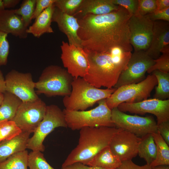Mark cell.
Segmentation results:
<instances>
[{
	"instance_id": "obj_25",
	"label": "cell",
	"mask_w": 169,
	"mask_h": 169,
	"mask_svg": "<svg viewBox=\"0 0 169 169\" xmlns=\"http://www.w3.org/2000/svg\"><path fill=\"white\" fill-rule=\"evenodd\" d=\"M138 155L144 160L146 164L149 165L155 160L156 147L152 134H148L141 137L138 147Z\"/></svg>"
},
{
	"instance_id": "obj_8",
	"label": "cell",
	"mask_w": 169,
	"mask_h": 169,
	"mask_svg": "<svg viewBox=\"0 0 169 169\" xmlns=\"http://www.w3.org/2000/svg\"><path fill=\"white\" fill-rule=\"evenodd\" d=\"M59 127H67L63 110L55 105H47L43 119L28 140L27 148L44 151L45 147L43 143L45 138L55 128Z\"/></svg>"
},
{
	"instance_id": "obj_11",
	"label": "cell",
	"mask_w": 169,
	"mask_h": 169,
	"mask_svg": "<svg viewBox=\"0 0 169 169\" xmlns=\"http://www.w3.org/2000/svg\"><path fill=\"white\" fill-rule=\"evenodd\" d=\"M154 21L148 15H142L138 12L131 16L128 26L129 42L134 51H146L150 44L152 37Z\"/></svg>"
},
{
	"instance_id": "obj_24",
	"label": "cell",
	"mask_w": 169,
	"mask_h": 169,
	"mask_svg": "<svg viewBox=\"0 0 169 169\" xmlns=\"http://www.w3.org/2000/svg\"><path fill=\"white\" fill-rule=\"evenodd\" d=\"M22 100L14 95L6 91L0 105V121L13 120Z\"/></svg>"
},
{
	"instance_id": "obj_32",
	"label": "cell",
	"mask_w": 169,
	"mask_h": 169,
	"mask_svg": "<svg viewBox=\"0 0 169 169\" xmlns=\"http://www.w3.org/2000/svg\"><path fill=\"white\" fill-rule=\"evenodd\" d=\"M83 0H56L55 7L62 12L73 16L79 8Z\"/></svg>"
},
{
	"instance_id": "obj_9",
	"label": "cell",
	"mask_w": 169,
	"mask_h": 169,
	"mask_svg": "<svg viewBox=\"0 0 169 169\" xmlns=\"http://www.w3.org/2000/svg\"><path fill=\"white\" fill-rule=\"evenodd\" d=\"M111 119L115 127L132 133L139 137L157 132V123L151 116L131 115L117 107L111 110Z\"/></svg>"
},
{
	"instance_id": "obj_36",
	"label": "cell",
	"mask_w": 169,
	"mask_h": 169,
	"mask_svg": "<svg viewBox=\"0 0 169 169\" xmlns=\"http://www.w3.org/2000/svg\"><path fill=\"white\" fill-rule=\"evenodd\" d=\"M112 1L114 4L125 8L131 15L138 11V0H112Z\"/></svg>"
},
{
	"instance_id": "obj_27",
	"label": "cell",
	"mask_w": 169,
	"mask_h": 169,
	"mask_svg": "<svg viewBox=\"0 0 169 169\" xmlns=\"http://www.w3.org/2000/svg\"><path fill=\"white\" fill-rule=\"evenodd\" d=\"M152 73L155 76L157 82L153 98L161 100L169 99V73L156 70Z\"/></svg>"
},
{
	"instance_id": "obj_37",
	"label": "cell",
	"mask_w": 169,
	"mask_h": 169,
	"mask_svg": "<svg viewBox=\"0 0 169 169\" xmlns=\"http://www.w3.org/2000/svg\"><path fill=\"white\" fill-rule=\"evenodd\" d=\"M56 0H36L35 7L32 19H35L41 13Z\"/></svg>"
},
{
	"instance_id": "obj_15",
	"label": "cell",
	"mask_w": 169,
	"mask_h": 169,
	"mask_svg": "<svg viewBox=\"0 0 169 169\" xmlns=\"http://www.w3.org/2000/svg\"><path fill=\"white\" fill-rule=\"evenodd\" d=\"M117 108L124 113L141 115L146 113L153 114L156 117L157 125L169 121V99L161 100L153 98L136 103H123Z\"/></svg>"
},
{
	"instance_id": "obj_4",
	"label": "cell",
	"mask_w": 169,
	"mask_h": 169,
	"mask_svg": "<svg viewBox=\"0 0 169 169\" xmlns=\"http://www.w3.org/2000/svg\"><path fill=\"white\" fill-rule=\"evenodd\" d=\"M71 87L70 94L64 96L63 100L65 109L71 111L85 110L109 97L116 89L96 88L81 77L74 78Z\"/></svg>"
},
{
	"instance_id": "obj_14",
	"label": "cell",
	"mask_w": 169,
	"mask_h": 169,
	"mask_svg": "<svg viewBox=\"0 0 169 169\" xmlns=\"http://www.w3.org/2000/svg\"><path fill=\"white\" fill-rule=\"evenodd\" d=\"M60 48V58L64 67L74 78H83L89 67V61L83 49L64 41Z\"/></svg>"
},
{
	"instance_id": "obj_41",
	"label": "cell",
	"mask_w": 169,
	"mask_h": 169,
	"mask_svg": "<svg viewBox=\"0 0 169 169\" xmlns=\"http://www.w3.org/2000/svg\"><path fill=\"white\" fill-rule=\"evenodd\" d=\"M61 169H105L97 166H90L84 164L80 162H76L70 165L61 167Z\"/></svg>"
},
{
	"instance_id": "obj_33",
	"label": "cell",
	"mask_w": 169,
	"mask_h": 169,
	"mask_svg": "<svg viewBox=\"0 0 169 169\" xmlns=\"http://www.w3.org/2000/svg\"><path fill=\"white\" fill-rule=\"evenodd\" d=\"M8 35L0 30V66L6 65L8 61L10 48Z\"/></svg>"
},
{
	"instance_id": "obj_7",
	"label": "cell",
	"mask_w": 169,
	"mask_h": 169,
	"mask_svg": "<svg viewBox=\"0 0 169 169\" xmlns=\"http://www.w3.org/2000/svg\"><path fill=\"white\" fill-rule=\"evenodd\" d=\"M157 84L155 76L152 73L149 74L139 82L124 85L116 89L106 99V104L111 110L123 103H136L147 99Z\"/></svg>"
},
{
	"instance_id": "obj_46",
	"label": "cell",
	"mask_w": 169,
	"mask_h": 169,
	"mask_svg": "<svg viewBox=\"0 0 169 169\" xmlns=\"http://www.w3.org/2000/svg\"><path fill=\"white\" fill-rule=\"evenodd\" d=\"M5 9L3 6V1L2 0H0V12Z\"/></svg>"
},
{
	"instance_id": "obj_19",
	"label": "cell",
	"mask_w": 169,
	"mask_h": 169,
	"mask_svg": "<svg viewBox=\"0 0 169 169\" xmlns=\"http://www.w3.org/2000/svg\"><path fill=\"white\" fill-rule=\"evenodd\" d=\"M28 28L22 17L16 14L13 9H5L0 12V31L21 39H25L28 34Z\"/></svg>"
},
{
	"instance_id": "obj_6",
	"label": "cell",
	"mask_w": 169,
	"mask_h": 169,
	"mask_svg": "<svg viewBox=\"0 0 169 169\" xmlns=\"http://www.w3.org/2000/svg\"><path fill=\"white\" fill-rule=\"evenodd\" d=\"M73 78L66 69L58 65H49L43 70L35 82L36 92L49 97L69 95Z\"/></svg>"
},
{
	"instance_id": "obj_10",
	"label": "cell",
	"mask_w": 169,
	"mask_h": 169,
	"mask_svg": "<svg viewBox=\"0 0 169 169\" xmlns=\"http://www.w3.org/2000/svg\"><path fill=\"white\" fill-rule=\"evenodd\" d=\"M47 106L40 98L22 102L13 120L22 131L33 133L44 118Z\"/></svg>"
},
{
	"instance_id": "obj_5",
	"label": "cell",
	"mask_w": 169,
	"mask_h": 169,
	"mask_svg": "<svg viewBox=\"0 0 169 169\" xmlns=\"http://www.w3.org/2000/svg\"><path fill=\"white\" fill-rule=\"evenodd\" d=\"M98 105L88 110L71 111L64 109L67 127L73 131L87 127L105 126L115 127L111 119V110L107 106L106 99L98 101Z\"/></svg>"
},
{
	"instance_id": "obj_2",
	"label": "cell",
	"mask_w": 169,
	"mask_h": 169,
	"mask_svg": "<svg viewBox=\"0 0 169 169\" xmlns=\"http://www.w3.org/2000/svg\"><path fill=\"white\" fill-rule=\"evenodd\" d=\"M132 49V46H118L99 52L83 49L89 67L83 78L97 88H114L121 73L127 68Z\"/></svg>"
},
{
	"instance_id": "obj_28",
	"label": "cell",
	"mask_w": 169,
	"mask_h": 169,
	"mask_svg": "<svg viewBox=\"0 0 169 169\" xmlns=\"http://www.w3.org/2000/svg\"><path fill=\"white\" fill-rule=\"evenodd\" d=\"M28 154L26 150L13 154L0 163V169H28Z\"/></svg>"
},
{
	"instance_id": "obj_40",
	"label": "cell",
	"mask_w": 169,
	"mask_h": 169,
	"mask_svg": "<svg viewBox=\"0 0 169 169\" xmlns=\"http://www.w3.org/2000/svg\"><path fill=\"white\" fill-rule=\"evenodd\" d=\"M117 169H152L149 165L146 164L143 166H139L134 163L132 160L122 161L121 165Z\"/></svg>"
},
{
	"instance_id": "obj_17",
	"label": "cell",
	"mask_w": 169,
	"mask_h": 169,
	"mask_svg": "<svg viewBox=\"0 0 169 169\" xmlns=\"http://www.w3.org/2000/svg\"><path fill=\"white\" fill-rule=\"evenodd\" d=\"M145 52L154 60L158 58L161 53H169V22L154 21L151 41Z\"/></svg>"
},
{
	"instance_id": "obj_23",
	"label": "cell",
	"mask_w": 169,
	"mask_h": 169,
	"mask_svg": "<svg viewBox=\"0 0 169 169\" xmlns=\"http://www.w3.org/2000/svg\"><path fill=\"white\" fill-rule=\"evenodd\" d=\"M121 163L122 161L112 152L109 146L100 151L85 165L105 169H117Z\"/></svg>"
},
{
	"instance_id": "obj_1",
	"label": "cell",
	"mask_w": 169,
	"mask_h": 169,
	"mask_svg": "<svg viewBox=\"0 0 169 169\" xmlns=\"http://www.w3.org/2000/svg\"><path fill=\"white\" fill-rule=\"evenodd\" d=\"M132 15L123 7L102 15L88 14L78 19V35L83 49L97 52L130 43L128 21Z\"/></svg>"
},
{
	"instance_id": "obj_43",
	"label": "cell",
	"mask_w": 169,
	"mask_h": 169,
	"mask_svg": "<svg viewBox=\"0 0 169 169\" xmlns=\"http://www.w3.org/2000/svg\"><path fill=\"white\" fill-rule=\"evenodd\" d=\"M2 1L5 9L6 8H11L14 7L21 1L20 0H3Z\"/></svg>"
},
{
	"instance_id": "obj_21",
	"label": "cell",
	"mask_w": 169,
	"mask_h": 169,
	"mask_svg": "<svg viewBox=\"0 0 169 169\" xmlns=\"http://www.w3.org/2000/svg\"><path fill=\"white\" fill-rule=\"evenodd\" d=\"M30 133L22 131L13 138L0 143V163L13 154L25 150Z\"/></svg>"
},
{
	"instance_id": "obj_18",
	"label": "cell",
	"mask_w": 169,
	"mask_h": 169,
	"mask_svg": "<svg viewBox=\"0 0 169 169\" xmlns=\"http://www.w3.org/2000/svg\"><path fill=\"white\" fill-rule=\"evenodd\" d=\"M52 22L56 23L59 30L66 36L69 44L83 48L78 35L79 25L76 18L62 12L55 7Z\"/></svg>"
},
{
	"instance_id": "obj_20",
	"label": "cell",
	"mask_w": 169,
	"mask_h": 169,
	"mask_svg": "<svg viewBox=\"0 0 169 169\" xmlns=\"http://www.w3.org/2000/svg\"><path fill=\"white\" fill-rule=\"evenodd\" d=\"M119 7L112 0H83L73 16L78 19L88 14H106L117 10Z\"/></svg>"
},
{
	"instance_id": "obj_47",
	"label": "cell",
	"mask_w": 169,
	"mask_h": 169,
	"mask_svg": "<svg viewBox=\"0 0 169 169\" xmlns=\"http://www.w3.org/2000/svg\"><path fill=\"white\" fill-rule=\"evenodd\" d=\"M4 98V93L0 92V105L2 104Z\"/></svg>"
},
{
	"instance_id": "obj_38",
	"label": "cell",
	"mask_w": 169,
	"mask_h": 169,
	"mask_svg": "<svg viewBox=\"0 0 169 169\" xmlns=\"http://www.w3.org/2000/svg\"><path fill=\"white\" fill-rule=\"evenodd\" d=\"M148 15L150 19L153 21L162 20L169 22V8L164 10L156 11Z\"/></svg>"
},
{
	"instance_id": "obj_22",
	"label": "cell",
	"mask_w": 169,
	"mask_h": 169,
	"mask_svg": "<svg viewBox=\"0 0 169 169\" xmlns=\"http://www.w3.org/2000/svg\"><path fill=\"white\" fill-rule=\"evenodd\" d=\"M55 8L54 4L50 5L35 19L34 22L28 27L27 33L39 38L45 33H52L54 31L51 26L52 18Z\"/></svg>"
},
{
	"instance_id": "obj_26",
	"label": "cell",
	"mask_w": 169,
	"mask_h": 169,
	"mask_svg": "<svg viewBox=\"0 0 169 169\" xmlns=\"http://www.w3.org/2000/svg\"><path fill=\"white\" fill-rule=\"evenodd\" d=\"M152 134L156 146V155L150 166L152 167L160 165H169V145L158 131Z\"/></svg>"
},
{
	"instance_id": "obj_16",
	"label": "cell",
	"mask_w": 169,
	"mask_h": 169,
	"mask_svg": "<svg viewBox=\"0 0 169 169\" xmlns=\"http://www.w3.org/2000/svg\"><path fill=\"white\" fill-rule=\"evenodd\" d=\"M140 139L135 135L121 129L114 135L109 146L122 161L132 160L138 155Z\"/></svg>"
},
{
	"instance_id": "obj_13",
	"label": "cell",
	"mask_w": 169,
	"mask_h": 169,
	"mask_svg": "<svg viewBox=\"0 0 169 169\" xmlns=\"http://www.w3.org/2000/svg\"><path fill=\"white\" fill-rule=\"evenodd\" d=\"M5 81L6 91L14 95L22 102L32 101L39 98L31 73L13 69L6 74Z\"/></svg>"
},
{
	"instance_id": "obj_35",
	"label": "cell",
	"mask_w": 169,
	"mask_h": 169,
	"mask_svg": "<svg viewBox=\"0 0 169 169\" xmlns=\"http://www.w3.org/2000/svg\"><path fill=\"white\" fill-rule=\"evenodd\" d=\"M138 12L146 15L155 12L156 9V0H138Z\"/></svg>"
},
{
	"instance_id": "obj_29",
	"label": "cell",
	"mask_w": 169,
	"mask_h": 169,
	"mask_svg": "<svg viewBox=\"0 0 169 169\" xmlns=\"http://www.w3.org/2000/svg\"><path fill=\"white\" fill-rule=\"evenodd\" d=\"M36 3V0H24L22 2L19 8L13 9L16 14L22 17L27 27L31 23Z\"/></svg>"
},
{
	"instance_id": "obj_39",
	"label": "cell",
	"mask_w": 169,
	"mask_h": 169,
	"mask_svg": "<svg viewBox=\"0 0 169 169\" xmlns=\"http://www.w3.org/2000/svg\"><path fill=\"white\" fill-rule=\"evenodd\" d=\"M157 131L169 146V121L157 125Z\"/></svg>"
},
{
	"instance_id": "obj_12",
	"label": "cell",
	"mask_w": 169,
	"mask_h": 169,
	"mask_svg": "<svg viewBox=\"0 0 169 169\" xmlns=\"http://www.w3.org/2000/svg\"><path fill=\"white\" fill-rule=\"evenodd\" d=\"M155 63L154 59L145 51H134L132 53L127 69L121 73L114 88L116 89L124 85L142 81L144 79L146 73Z\"/></svg>"
},
{
	"instance_id": "obj_44",
	"label": "cell",
	"mask_w": 169,
	"mask_h": 169,
	"mask_svg": "<svg viewBox=\"0 0 169 169\" xmlns=\"http://www.w3.org/2000/svg\"><path fill=\"white\" fill-rule=\"evenodd\" d=\"M6 92L5 78L3 73L0 70V92L4 93Z\"/></svg>"
},
{
	"instance_id": "obj_30",
	"label": "cell",
	"mask_w": 169,
	"mask_h": 169,
	"mask_svg": "<svg viewBox=\"0 0 169 169\" xmlns=\"http://www.w3.org/2000/svg\"><path fill=\"white\" fill-rule=\"evenodd\" d=\"M22 131L13 120L0 121V143L10 140L19 134Z\"/></svg>"
},
{
	"instance_id": "obj_3",
	"label": "cell",
	"mask_w": 169,
	"mask_h": 169,
	"mask_svg": "<svg viewBox=\"0 0 169 169\" xmlns=\"http://www.w3.org/2000/svg\"><path fill=\"white\" fill-rule=\"evenodd\" d=\"M121 129L105 126L81 129L78 145L68 155L62 167L76 162L85 165L100 151L109 146L114 135Z\"/></svg>"
},
{
	"instance_id": "obj_34",
	"label": "cell",
	"mask_w": 169,
	"mask_h": 169,
	"mask_svg": "<svg viewBox=\"0 0 169 169\" xmlns=\"http://www.w3.org/2000/svg\"><path fill=\"white\" fill-rule=\"evenodd\" d=\"M154 61L155 64L147 70L148 73H151L156 70L169 73V53H162Z\"/></svg>"
},
{
	"instance_id": "obj_42",
	"label": "cell",
	"mask_w": 169,
	"mask_h": 169,
	"mask_svg": "<svg viewBox=\"0 0 169 169\" xmlns=\"http://www.w3.org/2000/svg\"><path fill=\"white\" fill-rule=\"evenodd\" d=\"M156 11L164 10L169 8V0H156Z\"/></svg>"
},
{
	"instance_id": "obj_31",
	"label": "cell",
	"mask_w": 169,
	"mask_h": 169,
	"mask_svg": "<svg viewBox=\"0 0 169 169\" xmlns=\"http://www.w3.org/2000/svg\"><path fill=\"white\" fill-rule=\"evenodd\" d=\"M29 169H55L47 162L44 155L39 151H32L28 154Z\"/></svg>"
},
{
	"instance_id": "obj_45",
	"label": "cell",
	"mask_w": 169,
	"mask_h": 169,
	"mask_svg": "<svg viewBox=\"0 0 169 169\" xmlns=\"http://www.w3.org/2000/svg\"><path fill=\"white\" fill-rule=\"evenodd\" d=\"M152 169H169V165H160L151 167Z\"/></svg>"
}]
</instances>
